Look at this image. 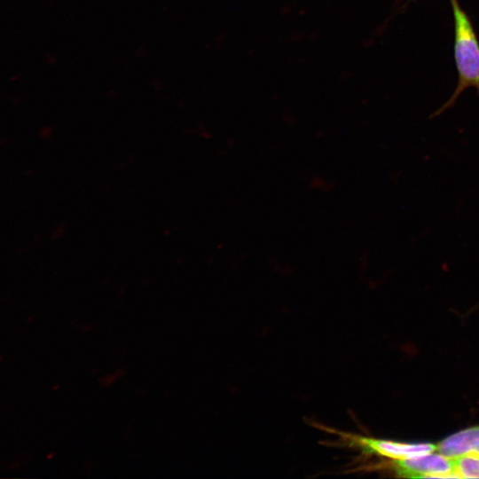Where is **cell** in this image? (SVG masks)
<instances>
[{
	"label": "cell",
	"instance_id": "obj_1",
	"mask_svg": "<svg viewBox=\"0 0 479 479\" xmlns=\"http://www.w3.org/2000/svg\"><path fill=\"white\" fill-rule=\"evenodd\" d=\"M454 19V58L458 71V84L440 112L449 107L462 91L469 87L479 93V43L473 26L459 4L451 0Z\"/></svg>",
	"mask_w": 479,
	"mask_h": 479
},
{
	"label": "cell",
	"instance_id": "obj_2",
	"mask_svg": "<svg viewBox=\"0 0 479 479\" xmlns=\"http://www.w3.org/2000/svg\"><path fill=\"white\" fill-rule=\"evenodd\" d=\"M349 446L363 454L377 455L389 459H401L434 452L437 445L431 443H403L366 437L354 434H342Z\"/></svg>",
	"mask_w": 479,
	"mask_h": 479
},
{
	"label": "cell",
	"instance_id": "obj_3",
	"mask_svg": "<svg viewBox=\"0 0 479 479\" xmlns=\"http://www.w3.org/2000/svg\"><path fill=\"white\" fill-rule=\"evenodd\" d=\"M390 467L400 477L459 478L452 459L441 453H428L407 459H391Z\"/></svg>",
	"mask_w": 479,
	"mask_h": 479
},
{
	"label": "cell",
	"instance_id": "obj_4",
	"mask_svg": "<svg viewBox=\"0 0 479 479\" xmlns=\"http://www.w3.org/2000/svg\"><path fill=\"white\" fill-rule=\"evenodd\" d=\"M437 451L450 459L467 453L479 454V426L449 436L437 444Z\"/></svg>",
	"mask_w": 479,
	"mask_h": 479
},
{
	"label": "cell",
	"instance_id": "obj_5",
	"mask_svg": "<svg viewBox=\"0 0 479 479\" xmlns=\"http://www.w3.org/2000/svg\"><path fill=\"white\" fill-rule=\"evenodd\" d=\"M452 459L459 478H479V454L467 453Z\"/></svg>",
	"mask_w": 479,
	"mask_h": 479
}]
</instances>
